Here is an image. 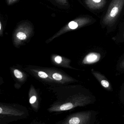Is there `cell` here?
I'll return each mask as SVG.
<instances>
[{
  "instance_id": "obj_1",
  "label": "cell",
  "mask_w": 124,
  "mask_h": 124,
  "mask_svg": "<svg viewBox=\"0 0 124 124\" xmlns=\"http://www.w3.org/2000/svg\"><path fill=\"white\" fill-rule=\"evenodd\" d=\"M124 5V0H112L103 20L106 25L112 24L116 20Z\"/></svg>"
},
{
  "instance_id": "obj_16",
  "label": "cell",
  "mask_w": 124,
  "mask_h": 124,
  "mask_svg": "<svg viewBox=\"0 0 124 124\" xmlns=\"http://www.w3.org/2000/svg\"><path fill=\"white\" fill-rule=\"evenodd\" d=\"M2 111H3V110H2V108H0V114L2 113Z\"/></svg>"
},
{
  "instance_id": "obj_14",
  "label": "cell",
  "mask_w": 124,
  "mask_h": 124,
  "mask_svg": "<svg viewBox=\"0 0 124 124\" xmlns=\"http://www.w3.org/2000/svg\"><path fill=\"white\" fill-rule=\"evenodd\" d=\"M120 68L124 69V60L122 61L120 64Z\"/></svg>"
},
{
  "instance_id": "obj_8",
  "label": "cell",
  "mask_w": 124,
  "mask_h": 124,
  "mask_svg": "<svg viewBox=\"0 0 124 124\" xmlns=\"http://www.w3.org/2000/svg\"><path fill=\"white\" fill-rule=\"evenodd\" d=\"M14 73L15 77L18 78H21L22 77L23 75L22 73L18 70H15L14 71Z\"/></svg>"
},
{
  "instance_id": "obj_2",
  "label": "cell",
  "mask_w": 124,
  "mask_h": 124,
  "mask_svg": "<svg viewBox=\"0 0 124 124\" xmlns=\"http://www.w3.org/2000/svg\"><path fill=\"white\" fill-rule=\"evenodd\" d=\"M91 73L97 80L100 82L103 87L109 91H112L113 90L110 82L102 73L95 70L94 69H91Z\"/></svg>"
},
{
  "instance_id": "obj_12",
  "label": "cell",
  "mask_w": 124,
  "mask_h": 124,
  "mask_svg": "<svg viewBox=\"0 0 124 124\" xmlns=\"http://www.w3.org/2000/svg\"><path fill=\"white\" fill-rule=\"evenodd\" d=\"M36 100V98L35 96H33L31 98L30 100V102L31 104H33L35 102Z\"/></svg>"
},
{
  "instance_id": "obj_13",
  "label": "cell",
  "mask_w": 124,
  "mask_h": 124,
  "mask_svg": "<svg viewBox=\"0 0 124 124\" xmlns=\"http://www.w3.org/2000/svg\"><path fill=\"white\" fill-rule=\"evenodd\" d=\"M17 0H7V3L8 4H11L16 2Z\"/></svg>"
},
{
  "instance_id": "obj_7",
  "label": "cell",
  "mask_w": 124,
  "mask_h": 124,
  "mask_svg": "<svg viewBox=\"0 0 124 124\" xmlns=\"http://www.w3.org/2000/svg\"><path fill=\"white\" fill-rule=\"evenodd\" d=\"M17 36L18 39L22 40H25L27 38L26 35L22 32H19L17 33Z\"/></svg>"
},
{
  "instance_id": "obj_3",
  "label": "cell",
  "mask_w": 124,
  "mask_h": 124,
  "mask_svg": "<svg viewBox=\"0 0 124 124\" xmlns=\"http://www.w3.org/2000/svg\"><path fill=\"white\" fill-rule=\"evenodd\" d=\"M101 57V54L100 53L96 52H90L84 57L83 63L84 64H94L99 62Z\"/></svg>"
},
{
  "instance_id": "obj_6",
  "label": "cell",
  "mask_w": 124,
  "mask_h": 124,
  "mask_svg": "<svg viewBox=\"0 0 124 124\" xmlns=\"http://www.w3.org/2000/svg\"><path fill=\"white\" fill-rule=\"evenodd\" d=\"M73 105L71 103H67L62 105L60 107V110L62 111L67 110L73 108Z\"/></svg>"
},
{
  "instance_id": "obj_10",
  "label": "cell",
  "mask_w": 124,
  "mask_h": 124,
  "mask_svg": "<svg viewBox=\"0 0 124 124\" xmlns=\"http://www.w3.org/2000/svg\"><path fill=\"white\" fill-rule=\"evenodd\" d=\"M38 75L41 78H46L48 77V75L43 71H39L38 73Z\"/></svg>"
},
{
  "instance_id": "obj_5",
  "label": "cell",
  "mask_w": 124,
  "mask_h": 124,
  "mask_svg": "<svg viewBox=\"0 0 124 124\" xmlns=\"http://www.w3.org/2000/svg\"><path fill=\"white\" fill-rule=\"evenodd\" d=\"M85 4L92 10L99 9L104 6L106 0H86Z\"/></svg>"
},
{
  "instance_id": "obj_18",
  "label": "cell",
  "mask_w": 124,
  "mask_h": 124,
  "mask_svg": "<svg viewBox=\"0 0 124 124\" xmlns=\"http://www.w3.org/2000/svg\"></svg>"
},
{
  "instance_id": "obj_9",
  "label": "cell",
  "mask_w": 124,
  "mask_h": 124,
  "mask_svg": "<svg viewBox=\"0 0 124 124\" xmlns=\"http://www.w3.org/2000/svg\"><path fill=\"white\" fill-rule=\"evenodd\" d=\"M53 78L55 80H60L62 79V77L59 74L57 73H55L53 74Z\"/></svg>"
},
{
  "instance_id": "obj_11",
  "label": "cell",
  "mask_w": 124,
  "mask_h": 124,
  "mask_svg": "<svg viewBox=\"0 0 124 124\" xmlns=\"http://www.w3.org/2000/svg\"><path fill=\"white\" fill-rule=\"evenodd\" d=\"M55 62L58 63H60L62 62V58L60 56H57L55 59Z\"/></svg>"
},
{
  "instance_id": "obj_15",
  "label": "cell",
  "mask_w": 124,
  "mask_h": 124,
  "mask_svg": "<svg viewBox=\"0 0 124 124\" xmlns=\"http://www.w3.org/2000/svg\"><path fill=\"white\" fill-rule=\"evenodd\" d=\"M60 1L63 3H66V0H59Z\"/></svg>"
},
{
  "instance_id": "obj_4",
  "label": "cell",
  "mask_w": 124,
  "mask_h": 124,
  "mask_svg": "<svg viewBox=\"0 0 124 124\" xmlns=\"http://www.w3.org/2000/svg\"><path fill=\"white\" fill-rule=\"evenodd\" d=\"M91 21V20L88 17H81L69 23L68 27L71 30H75L79 27V26L86 25L90 23Z\"/></svg>"
},
{
  "instance_id": "obj_17",
  "label": "cell",
  "mask_w": 124,
  "mask_h": 124,
  "mask_svg": "<svg viewBox=\"0 0 124 124\" xmlns=\"http://www.w3.org/2000/svg\"><path fill=\"white\" fill-rule=\"evenodd\" d=\"M1 29V23H0V30Z\"/></svg>"
}]
</instances>
